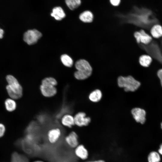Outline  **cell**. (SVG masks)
I'll return each mask as SVG.
<instances>
[{"instance_id":"83f0119b","label":"cell","mask_w":162,"mask_h":162,"mask_svg":"<svg viewBox=\"0 0 162 162\" xmlns=\"http://www.w3.org/2000/svg\"><path fill=\"white\" fill-rule=\"evenodd\" d=\"M85 162H106L105 160L102 159H99L95 160H87Z\"/></svg>"},{"instance_id":"4fadbf2b","label":"cell","mask_w":162,"mask_h":162,"mask_svg":"<svg viewBox=\"0 0 162 162\" xmlns=\"http://www.w3.org/2000/svg\"><path fill=\"white\" fill-rule=\"evenodd\" d=\"M40 88L42 94L46 97H52L57 93L55 86H52L41 84Z\"/></svg>"},{"instance_id":"9a60e30c","label":"cell","mask_w":162,"mask_h":162,"mask_svg":"<svg viewBox=\"0 0 162 162\" xmlns=\"http://www.w3.org/2000/svg\"><path fill=\"white\" fill-rule=\"evenodd\" d=\"M61 121L63 125L68 128H70L75 124L74 117L69 114L64 115Z\"/></svg>"},{"instance_id":"484cf974","label":"cell","mask_w":162,"mask_h":162,"mask_svg":"<svg viewBox=\"0 0 162 162\" xmlns=\"http://www.w3.org/2000/svg\"><path fill=\"white\" fill-rule=\"evenodd\" d=\"M121 0H110V4L113 6H117L119 5Z\"/></svg>"},{"instance_id":"f1b7e54d","label":"cell","mask_w":162,"mask_h":162,"mask_svg":"<svg viewBox=\"0 0 162 162\" xmlns=\"http://www.w3.org/2000/svg\"><path fill=\"white\" fill-rule=\"evenodd\" d=\"M4 33V30L0 28V39H1L3 38Z\"/></svg>"},{"instance_id":"4316f807","label":"cell","mask_w":162,"mask_h":162,"mask_svg":"<svg viewBox=\"0 0 162 162\" xmlns=\"http://www.w3.org/2000/svg\"><path fill=\"white\" fill-rule=\"evenodd\" d=\"M157 76L159 78L161 85L162 87V69L159 70L157 72Z\"/></svg>"},{"instance_id":"cb8c5ba5","label":"cell","mask_w":162,"mask_h":162,"mask_svg":"<svg viewBox=\"0 0 162 162\" xmlns=\"http://www.w3.org/2000/svg\"><path fill=\"white\" fill-rule=\"evenodd\" d=\"M57 82L54 78L48 77L44 79L42 81L41 84L51 85L55 86H56Z\"/></svg>"},{"instance_id":"d4e9b609","label":"cell","mask_w":162,"mask_h":162,"mask_svg":"<svg viewBox=\"0 0 162 162\" xmlns=\"http://www.w3.org/2000/svg\"><path fill=\"white\" fill-rule=\"evenodd\" d=\"M5 131V128L4 125L2 123H0V138L4 135Z\"/></svg>"},{"instance_id":"d6986e66","label":"cell","mask_w":162,"mask_h":162,"mask_svg":"<svg viewBox=\"0 0 162 162\" xmlns=\"http://www.w3.org/2000/svg\"><path fill=\"white\" fill-rule=\"evenodd\" d=\"M152 61V58L148 55H142L139 58V62L140 65L145 67H148L151 64Z\"/></svg>"},{"instance_id":"f546056e","label":"cell","mask_w":162,"mask_h":162,"mask_svg":"<svg viewBox=\"0 0 162 162\" xmlns=\"http://www.w3.org/2000/svg\"><path fill=\"white\" fill-rule=\"evenodd\" d=\"M158 153L162 155V143L161 144L160 146L159 149L158 150Z\"/></svg>"},{"instance_id":"44dd1931","label":"cell","mask_w":162,"mask_h":162,"mask_svg":"<svg viewBox=\"0 0 162 162\" xmlns=\"http://www.w3.org/2000/svg\"><path fill=\"white\" fill-rule=\"evenodd\" d=\"M67 6L71 10H74L78 8L81 4V0H65Z\"/></svg>"},{"instance_id":"7a4b0ae2","label":"cell","mask_w":162,"mask_h":162,"mask_svg":"<svg viewBox=\"0 0 162 162\" xmlns=\"http://www.w3.org/2000/svg\"><path fill=\"white\" fill-rule=\"evenodd\" d=\"M6 80L8 83L6 89L10 97L14 100L20 98L22 95V88L17 80L10 75L7 76Z\"/></svg>"},{"instance_id":"3957f363","label":"cell","mask_w":162,"mask_h":162,"mask_svg":"<svg viewBox=\"0 0 162 162\" xmlns=\"http://www.w3.org/2000/svg\"><path fill=\"white\" fill-rule=\"evenodd\" d=\"M75 67L77 71L74 73V76L77 80H85L92 74V67L89 63L85 59H81L76 61Z\"/></svg>"},{"instance_id":"ba28073f","label":"cell","mask_w":162,"mask_h":162,"mask_svg":"<svg viewBox=\"0 0 162 162\" xmlns=\"http://www.w3.org/2000/svg\"><path fill=\"white\" fill-rule=\"evenodd\" d=\"M131 113L136 122L142 124L145 123L146 112L144 110L140 108H134L132 110Z\"/></svg>"},{"instance_id":"6da1fadb","label":"cell","mask_w":162,"mask_h":162,"mask_svg":"<svg viewBox=\"0 0 162 162\" xmlns=\"http://www.w3.org/2000/svg\"><path fill=\"white\" fill-rule=\"evenodd\" d=\"M116 15L123 22L132 23L138 26H149L157 22L150 10L136 6L134 7L131 11L126 14L118 13Z\"/></svg>"},{"instance_id":"9c48e42d","label":"cell","mask_w":162,"mask_h":162,"mask_svg":"<svg viewBox=\"0 0 162 162\" xmlns=\"http://www.w3.org/2000/svg\"><path fill=\"white\" fill-rule=\"evenodd\" d=\"M74 118L75 124L79 127L86 126L91 121L90 118L86 117V114L82 112L77 113Z\"/></svg>"},{"instance_id":"2e32d148","label":"cell","mask_w":162,"mask_h":162,"mask_svg":"<svg viewBox=\"0 0 162 162\" xmlns=\"http://www.w3.org/2000/svg\"><path fill=\"white\" fill-rule=\"evenodd\" d=\"M80 19L83 22L90 23L93 19V15L89 10H85L81 13L79 15Z\"/></svg>"},{"instance_id":"5bb4252c","label":"cell","mask_w":162,"mask_h":162,"mask_svg":"<svg viewBox=\"0 0 162 162\" xmlns=\"http://www.w3.org/2000/svg\"><path fill=\"white\" fill-rule=\"evenodd\" d=\"M52 16L57 20H61L64 18L66 15L63 10L60 7H56L52 10L51 14Z\"/></svg>"},{"instance_id":"5b68a950","label":"cell","mask_w":162,"mask_h":162,"mask_svg":"<svg viewBox=\"0 0 162 162\" xmlns=\"http://www.w3.org/2000/svg\"><path fill=\"white\" fill-rule=\"evenodd\" d=\"M42 35V34L36 29L29 30L24 34L23 39L28 44L32 45L36 43Z\"/></svg>"},{"instance_id":"7c38bea8","label":"cell","mask_w":162,"mask_h":162,"mask_svg":"<svg viewBox=\"0 0 162 162\" xmlns=\"http://www.w3.org/2000/svg\"><path fill=\"white\" fill-rule=\"evenodd\" d=\"M150 45H146V49L147 51L152 56L154 57L162 62V54L158 46L154 44H151Z\"/></svg>"},{"instance_id":"e0dca14e","label":"cell","mask_w":162,"mask_h":162,"mask_svg":"<svg viewBox=\"0 0 162 162\" xmlns=\"http://www.w3.org/2000/svg\"><path fill=\"white\" fill-rule=\"evenodd\" d=\"M152 35L154 38H158L162 36V27L158 24L154 25L150 30Z\"/></svg>"},{"instance_id":"8fae6325","label":"cell","mask_w":162,"mask_h":162,"mask_svg":"<svg viewBox=\"0 0 162 162\" xmlns=\"http://www.w3.org/2000/svg\"><path fill=\"white\" fill-rule=\"evenodd\" d=\"M74 153L76 157L82 160H86L89 155L88 150L82 144H79L74 148Z\"/></svg>"},{"instance_id":"ac0fdd59","label":"cell","mask_w":162,"mask_h":162,"mask_svg":"<svg viewBox=\"0 0 162 162\" xmlns=\"http://www.w3.org/2000/svg\"><path fill=\"white\" fill-rule=\"evenodd\" d=\"M102 94L99 89H96L92 92L89 94V99L92 102H96L99 101L101 98Z\"/></svg>"},{"instance_id":"ffe728a7","label":"cell","mask_w":162,"mask_h":162,"mask_svg":"<svg viewBox=\"0 0 162 162\" xmlns=\"http://www.w3.org/2000/svg\"><path fill=\"white\" fill-rule=\"evenodd\" d=\"M5 107L9 112H12L14 110L16 107V104L14 99L12 98H8L4 102Z\"/></svg>"},{"instance_id":"1f68e13d","label":"cell","mask_w":162,"mask_h":162,"mask_svg":"<svg viewBox=\"0 0 162 162\" xmlns=\"http://www.w3.org/2000/svg\"><path fill=\"white\" fill-rule=\"evenodd\" d=\"M160 127H161V128L162 130V122H161V124H160Z\"/></svg>"},{"instance_id":"30bf717a","label":"cell","mask_w":162,"mask_h":162,"mask_svg":"<svg viewBox=\"0 0 162 162\" xmlns=\"http://www.w3.org/2000/svg\"><path fill=\"white\" fill-rule=\"evenodd\" d=\"M64 141L68 147L71 148H75L79 144L78 135L74 131H72L64 138Z\"/></svg>"},{"instance_id":"4dcf8cb0","label":"cell","mask_w":162,"mask_h":162,"mask_svg":"<svg viewBox=\"0 0 162 162\" xmlns=\"http://www.w3.org/2000/svg\"><path fill=\"white\" fill-rule=\"evenodd\" d=\"M32 162H45L44 161L40 160H34Z\"/></svg>"},{"instance_id":"277c9868","label":"cell","mask_w":162,"mask_h":162,"mask_svg":"<svg viewBox=\"0 0 162 162\" xmlns=\"http://www.w3.org/2000/svg\"><path fill=\"white\" fill-rule=\"evenodd\" d=\"M117 82L118 86L123 88L126 92H134L141 85L140 82L131 76H120L118 78Z\"/></svg>"},{"instance_id":"7402d4cb","label":"cell","mask_w":162,"mask_h":162,"mask_svg":"<svg viewBox=\"0 0 162 162\" xmlns=\"http://www.w3.org/2000/svg\"><path fill=\"white\" fill-rule=\"evenodd\" d=\"M61 60L63 64L65 66L70 67L73 64V61L72 59L70 56L66 54L61 56Z\"/></svg>"},{"instance_id":"8992f818","label":"cell","mask_w":162,"mask_h":162,"mask_svg":"<svg viewBox=\"0 0 162 162\" xmlns=\"http://www.w3.org/2000/svg\"><path fill=\"white\" fill-rule=\"evenodd\" d=\"M62 136V131L59 128H53L47 132V138L49 142L51 144L56 143Z\"/></svg>"},{"instance_id":"603a6c76","label":"cell","mask_w":162,"mask_h":162,"mask_svg":"<svg viewBox=\"0 0 162 162\" xmlns=\"http://www.w3.org/2000/svg\"><path fill=\"white\" fill-rule=\"evenodd\" d=\"M148 162H160V154L155 151L150 152L148 155Z\"/></svg>"},{"instance_id":"52a82bcc","label":"cell","mask_w":162,"mask_h":162,"mask_svg":"<svg viewBox=\"0 0 162 162\" xmlns=\"http://www.w3.org/2000/svg\"><path fill=\"white\" fill-rule=\"evenodd\" d=\"M134 36L138 43L144 45L149 44L152 39V37L143 30L136 32L134 34Z\"/></svg>"}]
</instances>
